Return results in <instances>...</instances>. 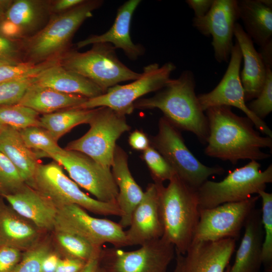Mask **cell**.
I'll return each mask as SVG.
<instances>
[{"mask_svg": "<svg viewBox=\"0 0 272 272\" xmlns=\"http://www.w3.org/2000/svg\"><path fill=\"white\" fill-rule=\"evenodd\" d=\"M239 19L236 0H214L205 16L192 19L193 27L203 35L212 37L214 56L219 63L230 59L234 27Z\"/></svg>", "mask_w": 272, "mask_h": 272, "instance_id": "2e32d148", "label": "cell"}, {"mask_svg": "<svg viewBox=\"0 0 272 272\" xmlns=\"http://www.w3.org/2000/svg\"><path fill=\"white\" fill-rule=\"evenodd\" d=\"M62 168L55 161L46 164L41 163L35 174L33 188L58 209L76 205L97 215L121 216L117 203L102 202L90 197L64 174Z\"/></svg>", "mask_w": 272, "mask_h": 272, "instance_id": "ba28073f", "label": "cell"}, {"mask_svg": "<svg viewBox=\"0 0 272 272\" xmlns=\"http://www.w3.org/2000/svg\"><path fill=\"white\" fill-rule=\"evenodd\" d=\"M39 113L18 104L0 107V122L19 130L32 126H40Z\"/></svg>", "mask_w": 272, "mask_h": 272, "instance_id": "d6a6232c", "label": "cell"}, {"mask_svg": "<svg viewBox=\"0 0 272 272\" xmlns=\"http://www.w3.org/2000/svg\"><path fill=\"white\" fill-rule=\"evenodd\" d=\"M87 261L70 257H61L55 272H80Z\"/></svg>", "mask_w": 272, "mask_h": 272, "instance_id": "ee69618b", "label": "cell"}, {"mask_svg": "<svg viewBox=\"0 0 272 272\" xmlns=\"http://www.w3.org/2000/svg\"><path fill=\"white\" fill-rule=\"evenodd\" d=\"M3 197L17 213L46 233L53 231L58 209L37 189L26 184L16 193Z\"/></svg>", "mask_w": 272, "mask_h": 272, "instance_id": "ffe728a7", "label": "cell"}, {"mask_svg": "<svg viewBox=\"0 0 272 272\" xmlns=\"http://www.w3.org/2000/svg\"><path fill=\"white\" fill-rule=\"evenodd\" d=\"M63 167L78 185L105 202H116L118 189L109 168H106L87 155L65 149L61 154L48 155Z\"/></svg>", "mask_w": 272, "mask_h": 272, "instance_id": "4fadbf2b", "label": "cell"}, {"mask_svg": "<svg viewBox=\"0 0 272 272\" xmlns=\"http://www.w3.org/2000/svg\"><path fill=\"white\" fill-rule=\"evenodd\" d=\"M195 88L193 73L185 70L178 78L170 79L153 96L137 100L133 108L158 109L179 130L191 132L201 143H206L209 134L208 119L199 105Z\"/></svg>", "mask_w": 272, "mask_h": 272, "instance_id": "7a4b0ae2", "label": "cell"}, {"mask_svg": "<svg viewBox=\"0 0 272 272\" xmlns=\"http://www.w3.org/2000/svg\"><path fill=\"white\" fill-rule=\"evenodd\" d=\"M244 31L260 47L272 42V7L260 0L237 1Z\"/></svg>", "mask_w": 272, "mask_h": 272, "instance_id": "4316f807", "label": "cell"}, {"mask_svg": "<svg viewBox=\"0 0 272 272\" xmlns=\"http://www.w3.org/2000/svg\"><path fill=\"white\" fill-rule=\"evenodd\" d=\"M141 0H128L117 10L114 22L106 32L100 35H93L79 41L78 48L90 44L106 43L111 44L115 49H121L130 60H135L144 54V47L135 44L130 35V27L133 14L141 3Z\"/></svg>", "mask_w": 272, "mask_h": 272, "instance_id": "d6986e66", "label": "cell"}, {"mask_svg": "<svg viewBox=\"0 0 272 272\" xmlns=\"http://www.w3.org/2000/svg\"><path fill=\"white\" fill-rule=\"evenodd\" d=\"M53 240L61 257H70L88 261L100 255L102 248L96 247L76 234L54 230Z\"/></svg>", "mask_w": 272, "mask_h": 272, "instance_id": "4dcf8cb0", "label": "cell"}, {"mask_svg": "<svg viewBox=\"0 0 272 272\" xmlns=\"http://www.w3.org/2000/svg\"><path fill=\"white\" fill-rule=\"evenodd\" d=\"M259 198V195L252 196L241 201L225 203L211 209H199V221L192 241L236 239Z\"/></svg>", "mask_w": 272, "mask_h": 272, "instance_id": "5bb4252c", "label": "cell"}, {"mask_svg": "<svg viewBox=\"0 0 272 272\" xmlns=\"http://www.w3.org/2000/svg\"><path fill=\"white\" fill-rule=\"evenodd\" d=\"M0 34L6 38L14 41L22 39L26 37L17 25L5 18L0 19Z\"/></svg>", "mask_w": 272, "mask_h": 272, "instance_id": "7bdbcfd3", "label": "cell"}, {"mask_svg": "<svg viewBox=\"0 0 272 272\" xmlns=\"http://www.w3.org/2000/svg\"><path fill=\"white\" fill-rule=\"evenodd\" d=\"M89 124V130L64 149L81 152L110 169L117 140L131 128L125 114L108 107H98Z\"/></svg>", "mask_w": 272, "mask_h": 272, "instance_id": "9c48e42d", "label": "cell"}, {"mask_svg": "<svg viewBox=\"0 0 272 272\" xmlns=\"http://www.w3.org/2000/svg\"><path fill=\"white\" fill-rule=\"evenodd\" d=\"M111 167L118 189L117 203L121 212L118 223L125 228L129 226L132 213L142 199L144 192L130 173L127 154L118 145L114 151Z\"/></svg>", "mask_w": 272, "mask_h": 272, "instance_id": "7402d4cb", "label": "cell"}, {"mask_svg": "<svg viewBox=\"0 0 272 272\" xmlns=\"http://www.w3.org/2000/svg\"><path fill=\"white\" fill-rule=\"evenodd\" d=\"M128 227L125 231L127 246H141L162 237L159 192L154 182L147 187L142 199L132 213Z\"/></svg>", "mask_w": 272, "mask_h": 272, "instance_id": "e0dca14e", "label": "cell"}, {"mask_svg": "<svg viewBox=\"0 0 272 272\" xmlns=\"http://www.w3.org/2000/svg\"><path fill=\"white\" fill-rule=\"evenodd\" d=\"M26 184L14 165L0 152V196L15 194Z\"/></svg>", "mask_w": 272, "mask_h": 272, "instance_id": "f35d334b", "label": "cell"}, {"mask_svg": "<svg viewBox=\"0 0 272 272\" xmlns=\"http://www.w3.org/2000/svg\"><path fill=\"white\" fill-rule=\"evenodd\" d=\"M257 161L229 172L219 182L207 180L196 189L199 209H211L227 202L246 200L272 182V165L264 171Z\"/></svg>", "mask_w": 272, "mask_h": 272, "instance_id": "8992f818", "label": "cell"}, {"mask_svg": "<svg viewBox=\"0 0 272 272\" xmlns=\"http://www.w3.org/2000/svg\"><path fill=\"white\" fill-rule=\"evenodd\" d=\"M60 255L56 250L52 249L45 257L42 263L43 272H55Z\"/></svg>", "mask_w": 272, "mask_h": 272, "instance_id": "c3c4849f", "label": "cell"}, {"mask_svg": "<svg viewBox=\"0 0 272 272\" xmlns=\"http://www.w3.org/2000/svg\"><path fill=\"white\" fill-rule=\"evenodd\" d=\"M39 75L0 83V107L18 104Z\"/></svg>", "mask_w": 272, "mask_h": 272, "instance_id": "74e56055", "label": "cell"}, {"mask_svg": "<svg viewBox=\"0 0 272 272\" xmlns=\"http://www.w3.org/2000/svg\"><path fill=\"white\" fill-rule=\"evenodd\" d=\"M149 139L150 145L165 158L176 175L194 189L211 176L224 173L220 166L209 167L201 163L185 145L179 129L164 116L159 121L158 133Z\"/></svg>", "mask_w": 272, "mask_h": 272, "instance_id": "52a82bcc", "label": "cell"}, {"mask_svg": "<svg viewBox=\"0 0 272 272\" xmlns=\"http://www.w3.org/2000/svg\"><path fill=\"white\" fill-rule=\"evenodd\" d=\"M6 126L7 125L0 122V134L2 133V132L3 131V130H4V129L5 128Z\"/></svg>", "mask_w": 272, "mask_h": 272, "instance_id": "db71d44e", "label": "cell"}, {"mask_svg": "<svg viewBox=\"0 0 272 272\" xmlns=\"http://www.w3.org/2000/svg\"><path fill=\"white\" fill-rule=\"evenodd\" d=\"M100 256V254L89 260L80 272H100L101 266Z\"/></svg>", "mask_w": 272, "mask_h": 272, "instance_id": "f907efd6", "label": "cell"}, {"mask_svg": "<svg viewBox=\"0 0 272 272\" xmlns=\"http://www.w3.org/2000/svg\"><path fill=\"white\" fill-rule=\"evenodd\" d=\"M13 1L0 0V19L4 18L5 14Z\"/></svg>", "mask_w": 272, "mask_h": 272, "instance_id": "816d5d0a", "label": "cell"}, {"mask_svg": "<svg viewBox=\"0 0 272 272\" xmlns=\"http://www.w3.org/2000/svg\"><path fill=\"white\" fill-rule=\"evenodd\" d=\"M261 198V222L264 237L262 243L261 261L267 272L272 268V193L261 190L258 193Z\"/></svg>", "mask_w": 272, "mask_h": 272, "instance_id": "836d02e7", "label": "cell"}, {"mask_svg": "<svg viewBox=\"0 0 272 272\" xmlns=\"http://www.w3.org/2000/svg\"><path fill=\"white\" fill-rule=\"evenodd\" d=\"M169 181L165 187L163 183H156L163 226L162 238L174 246L175 252L184 255L199 221L198 196L196 190L176 174Z\"/></svg>", "mask_w": 272, "mask_h": 272, "instance_id": "3957f363", "label": "cell"}, {"mask_svg": "<svg viewBox=\"0 0 272 272\" xmlns=\"http://www.w3.org/2000/svg\"><path fill=\"white\" fill-rule=\"evenodd\" d=\"M100 272H109V271H108L106 270H105L104 268H103L102 267H101V271Z\"/></svg>", "mask_w": 272, "mask_h": 272, "instance_id": "9f6ffc18", "label": "cell"}, {"mask_svg": "<svg viewBox=\"0 0 272 272\" xmlns=\"http://www.w3.org/2000/svg\"><path fill=\"white\" fill-rule=\"evenodd\" d=\"M21 44L9 39L0 34V61L7 64H15L24 61L21 58Z\"/></svg>", "mask_w": 272, "mask_h": 272, "instance_id": "60d3db41", "label": "cell"}, {"mask_svg": "<svg viewBox=\"0 0 272 272\" xmlns=\"http://www.w3.org/2000/svg\"><path fill=\"white\" fill-rule=\"evenodd\" d=\"M128 143L133 149L144 151L150 146V139L143 131L135 129L128 137Z\"/></svg>", "mask_w": 272, "mask_h": 272, "instance_id": "f6af8a7d", "label": "cell"}, {"mask_svg": "<svg viewBox=\"0 0 272 272\" xmlns=\"http://www.w3.org/2000/svg\"><path fill=\"white\" fill-rule=\"evenodd\" d=\"M59 57L40 62L24 61L15 64L0 66V83L37 76L48 68L59 63Z\"/></svg>", "mask_w": 272, "mask_h": 272, "instance_id": "e575fe53", "label": "cell"}, {"mask_svg": "<svg viewBox=\"0 0 272 272\" xmlns=\"http://www.w3.org/2000/svg\"><path fill=\"white\" fill-rule=\"evenodd\" d=\"M247 104L248 108L257 117L263 120L272 111V70L266 67L263 87L255 99Z\"/></svg>", "mask_w": 272, "mask_h": 272, "instance_id": "ab89813d", "label": "cell"}, {"mask_svg": "<svg viewBox=\"0 0 272 272\" xmlns=\"http://www.w3.org/2000/svg\"><path fill=\"white\" fill-rule=\"evenodd\" d=\"M175 252L174 246L161 237L132 251L102 249L100 263L109 272H167Z\"/></svg>", "mask_w": 272, "mask_h": 272, "instance_id": "8fae6325", "label": "cell"}, {"mask_svg": "<svg viewBox=\"0 0 272 272\" xmlns=\"http://www.w3.org/2000/svg\"><path fill=\"white\" fill-rule=\"evenodd\" d=\"M49 3L47 1H13L4 18L17 25L26 36L38 29L50 14Z\"/></svg>", "mask_w": 272, "mask_h": 272, "instance_id": "f1b7e54d", "label": "cell"}, {"mask_svg": "<svg viewBox=\"0 0 272 272\" xmlns=\"http://www.w3.org/2000/svg\"><path fill=\"white\" fill-rule=\"evenodd\" d=\"M242 55L235 41L232 49L227 69L218 85L211 91L197 95L202 110L217 106L235 107L242 110L253 123L255 127L272 138V131L265 122L255 116L247 107L240 77Z\"/></svg>", "mask_w": 272, "mask_h": 272, "instance_id": "9a60e30c", "label": "cell"}, {"mask_svg": "<svg viewBox=\"0 0 272 272\" xmlns=\"http://www.w3.org/2000/svg\"><path fill=\"white\" fill-rule=\"evenodd\" d=\"M266 67L272 68V42L260 47L258 52Z\"/></svg>", "mask_w": 272, "mask_h": 272, "instance_id": "681fc988", "label": "cell"}, {"mask_svg": "<svg viewBox=\"0 0 272 272\" xmlns=\"http://www.w3.org/2000/svg\"><path fill=\"white\" fill-rule=\"evenodd\" d=\"M35 84L63 93L79 95L88 99L105 93L89 80L64 69L59 63L40 74Z\"/></svg>", "mask_w": 272, "mask_h": 272, "instance_id": "484cf974", "label": "cell"}, {"mask_svg": "<svg viewBox=\"0 0 272 272\" xmlns=\"http://www.w3.org/2000/svg\"><path fill=\"white\" fill-rule=\"evenodd\" d=\"M236 240L192 241L183 256L182 272H225L235 250Z\"/></svg>", "mask_w": 272, "mask_h": 272, "instance_id": "ac0fdd59", "label": "cell"}, {"mask_svg": "<svg viewBox=\"0 0 272 272\" xmlns=\"http://www.w3.org/2000/svg\"><path fill=\"white\" fill-rule=\"evenodd\" d=\"M175 253L176 254V262L173 272H182V261L183 255L177 252Z\"/></svg>", "mask_w": 272, "mask_h": 272, "instance_id": "f5cc1de1", "label": "cell"}, {"mask_svg": "<svg viewBox=\"0 0 272 272\" xmlns=\"http://www.w3.org/2000/svg\"><path fill=\"white\" fill-rule=\"evenodd\" d=\"M22 253L13 247L0 246V272H13L21 259Z\"/></svg>", "mask_w": 272, "mask_h": 272, "instance_id": "b9f144b4", "label": "cell"}, {"mask_svg": "<svg viewBox=\"0 0 272 272\" xmlns=\"http://www.w3.org/2000/svg\"><path fill=\"white\" fill-rule=\"evenodd\" d=\"M88 99L79 95L63 93L35 83L28 89L18 104L45 114L77 107Z\"/></svg>", "mask_w": 272, "mask_h": 272, "instance_id": "83f0119b", "label": "cell"}, {"mask_svg": "<svg viewBox=\"0 0 272 272\" xmlns=\"http://www.w3.org/2000/svg\"><path fill=\"white\" fill-rule=\"evenodd\" d=\"M103 3L100 0H84L69 11L53 15L35 34L22 40L23 53L28 58L26 61L40 62L60 56L68 50L80 26Z\"/></svg>", "mask_w": 272, "mask_h": 272, "instance_id": "277c9868", "label": "cell"}, {"mask_svg": "<svg viewBox=\"0 0 272 272\" xmlns=\"http://www.w3.org/2000/svg\"><path fill=\"white\" fill-rule=\"evenodd\" d=\"M3 64H5V63H4L0 61V66L3 65Z\"/></svg>", "mask_w": 272, "mask_h": 272, "instance_id": "6f0895ef", "label": "cell"}, {"mask_svg": "<svg viewBox=\"0 0 272 272\" xmlns=\"http://www.w3.org/2000/svg\"><path fill=\"white\" fill-rule=\"evenodd\" d=\"M54 230L76 234L97 247L105 243L116 248L127 246L125 231L118 223L93 217L76 205L58 209Z\"/></svg>", "mask_w": 272, "mask_h": 272, "instance_id": "7c38bea8", "label": "cell"}, {"mask_svg": "<svg viewBox=\"0 0 272 272\" xmlns=\"http://www.w3.org/2000/svg\"><path fill=\"white\" fill-rule=\"evenodd\" d=\"M214 0H186L185 2L192 9L195 18L205 16L209 12Z\"/></svg>", "mask_w": 272, "mask_h": 272, "instance_id": "7dc6e473", "label": "cell"}, {"mask_svg": "<svg viewBox=\"0 0 272 272\" xmlns=\"http://www.w3.org/2000/svg\"><path fill=\"white\" fill-rule=\"evenodd\" d=\"M46 233L5 203L0 196V246L25 251L40 242Z\"/></svg>", "mask_w": 272, "mask_h": 272, "instance_id": "44dd1931", "label": "cell"}, {"mask_svg": "<svg viewBox=\"0 0 272 272\" xmlns=\"http://www.w3.org/2000/svg\"><path fill=\"white\" fill-rule=\"evenodd\" d=\"M19 131L26 146L35 150L39 158L51 154H61L65 151L45 129L40 126H29Z\"/></svg>", "mask_w": 272, "mask_h": 272, "instance_id": "1f68e13d", "label": "cell"}, {"mask_svg": "<svg viewBox=\"0 0 272 272\" xmlns=\"http://www.w3.org/2000/svg\"><path fill=\"white\" fill-rule=\"evenodd\" d=\"M0 152L14 165L25 183L33 188L41 163L36 152L26 146L19 130L5 127L0 134Z\"/></svg>", "mask_w": 272, "mask_h": 272, "instance_id": "d4e9b609", "label": "cell"}, {"mask_svg": "<svg viewBox=\"0 0 272 272\" xmlns=\"http://www.w3.org/2000/svg\"><path fill=\"white\" fill-rule=\"evenodd\" d=\"M115 49L109 43H100L93 44L91 49L84 52L68 50L60 55L59 63L89 80L105 93L119 83L135 80L141 75L123 64Z\"/></svg>", "mask_w": 272, "mask_h": 272, "instance_id": "5b68a950", "label": "cell"}, {"mask_svg": "<svg viewBox=\"0 0 272 272\" xmlns=\"http://www.w3.org/2000/svg\"><path fill=\"white\" fill-rule=\"evenodd\" d=\"M175 69L176 65L171 62L162 66L157 63L150 64L144 67L141 76L131 83L116 85L100 96L88 99L77 107L94 109L108 107L125 115L130 114L134 110V103L144 95L162 89Z\"/></svg>", "mask_w": 272, "mask_h": 272, "instance_id": "30bf717a", "label": "cell"}, {"mask_svg": "<svg viewBox=\"0 0 272 272\" xmlns=\"http://www.w3.org/2000/svg\"><path fill=\"white\" fill-rule=\"evenodd\" d=\"M230 266V265H229V264L228 265V266L227 267L225 272H229Z\"/></svg>", "mask_w": 272, "mask_h": 272, "instance_id": "11a10c76", "label": "cell"}, {"mask_svg": "<svg viewBox=\"0 0 272 272\" xmlns=\"http://www.w3.org/2000/svg\"><path fill=\"white\" fill-rule=\"evenodd\" d=\"M205 112L209 127L205 150L207 156L234 165L240 160L257 161L270 157L261 149H271L272 138L261 136L247 117L239 116L231 107L223 105L210 107Z\"/></svg>", "mask_w": 272, "mask_h": 272, "instance_id": "6da1fadb", "label": "cell"}, {"mask_svg": "<svg viewBox=\"0 0 272 272\" xmlns=\"http://www.w3.org/2000/svg\"><path fill=\"white\" fill-rule=\"evenodd\" d=\"M52 249L50 241L44 238L32 248L23 252L21 259L13 272H43V259Z\"/></svg>", "mask_w": 272, "mask_h": 272, "instance_id": "d590c367", "label": "cell"}, {"mask_svg": "<svg viewBox=\"0 0 272 272\" xmlns=\"http://www.w3.org/2000/svg\"><path fill=\"white\" fill-rule=\"evenodd\" d=\"M243 236L229 272H259L264 232L261 210L254 209L245 223Z\"/></svg>", "mask_w": 272, "mask_h": 272, "instance_id": "cb8c5ba5", "label": "cell"}, {"mask_svg": "<svg viewBox=\"0 0 272 272\" xmlns=\"http://www.w3.org/2000/svg\"><path fill=\"white\" fill-rule=\"evenodd\" d=\"M96 108L83 109L72 107L53 113L43 114L40 117V126L45 129L53 139H59L75 126L89 124L94 116Z\"/></svg>", "mask_w": 272, "mask_h": 272, "instance_id": "f546056e", "label": "cell"}, {"mask_svg": "<svg viewBox=\"0 0 272 272\" xmlns=\"http://www.w3.org/2000/svg\"><path fill=\"white\" fill-rule=\"evenodd\" d=\"M155 183L170 180L176 173L161 154L151 145L141 155Z\"/></svg>", "mask_w": 272, "mask_h": 272, "instance_id": "8d00e7d4", "label": "cell"}, {"mask_svg": "<svg viewBox=\"0 0 272 272\" xmlns=\"http://www.w3.org/2000/svg\"><path fill=\"white\" fill-rule=\"evenodd\" d=\"M234 36L240 47L244 62L240 77L245 100H252L258 96L263 87L266 67L251 38L238 23L235 25Z\"/></svg>", "mask_w": 272, "mask_h": 272, "instance_id": "603a6c76", "label": "cell"}, {"mask_svg": "<svg viewBox=\"0 0 272 272\" xmlns=\"http://www.w3.org/2000/svg\"><path fill=\"white\" fill-rule=\"evenodd\" d=\"M84 0H57L50 1V13L57 14L65 12L82 3Z\"/></svg>", "mask_w": 272, "mask_h": 272, "instance_id": "bcb514c9", "label": "cell"}]
</instances>
